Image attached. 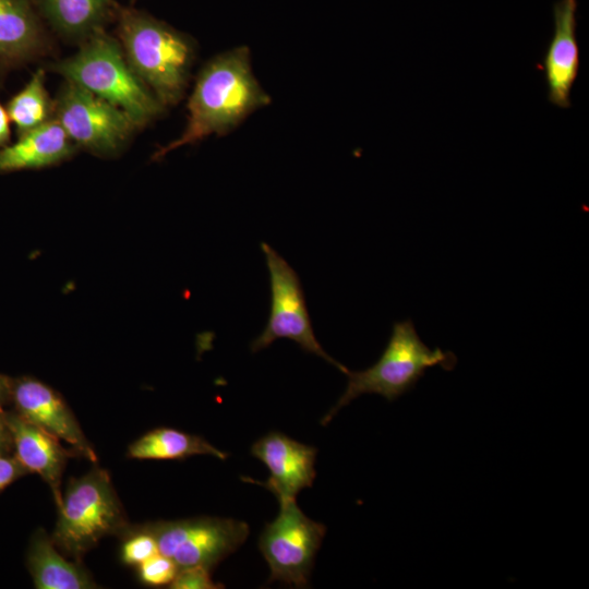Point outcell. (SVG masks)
I'll return each mask as SVG.
<instances>
[{
  "label": "cell",
  "instance_id": "ba28073f",
  "mask_svg": "<svg viewBox=\"0 0 589 589\" xmlns=\"http://www.w3.org/2000/svg\"><path fill=\"white\" fill-rule=\"evenodd\" d=\"M261 248L269 276L271 309L263 332L251 342V351H261L286 338L345 373L348 368L332 358L316 339L297 272L268 243L262 242Z\"/></svg>",
  "mask_w": 589,
  "mask_h": 589
},
{
  "label": "cell",
  "instance_id": "2e32d148",
  "mask_svg": "<svg viewBox=\"0 0 589 589\" xmlns=\"http://www.w3.org/2000/svg\"><path fill=\"white\" fill-rule=\"evenodd\" d=\"M27 566L38 589L97 588L82 561H68L44 529H38L31 539Z\"/></svg>",
  "mask_w": 589,
  "mask_h": 589
},
{
  "label": "cell",
  "instance_id": "cb8c5ba5",
  "mask_svg": "<svg viewBox=\"0 0 589 589\" xmlns=\"http://www.w3.org/2000/svg\"><path fill=\"white\" fill-rule=\"evenodd\" d=\"M13 450V438L5 419V411L0 410V456L11 455Z\"/></svg>",
  "mask_w": 589,
  "mask_h": 589
},
{
  "label": "cell",
  "instance_id": "4fadbf2b",
  "mask_svg": "<svg viewBox=\"0 0 589 589\" xmlns=\"http://www.w3.org/2000/svg\"><path fill=\"white\" fill-rule=\"evenodd\" d=\"M13 438L14 456L28 472H35L50 486L56 504L61 501V479L68 458L74 453L65 449L58 437L28 421L15 410L5 411Z\"/></svg>",
  "mask_w": 589,
  "mask_h": 589
},
{
  "label": "cell",
  "instance_id": "e0dca14e",
  "mask_svg": "<svg viewBox=\"0 0 589 589\" xmlns=\"http://www.w3.org/2000/svg\"><path fill=\"white\" fill-rule=\"evenodd\" d=\"M34 3L58 34L79 44L104 29L113 11L112 0H34Z\"/></svg>",
  "mask_w": 589,
  "mask_h": 589
},
{
  "label": "cell",
  "instance_id": "7c38bea8",
  "mask_svg": "<svg viewBox=\"0 0 589 589\" xmlns=\"http://www.w3.org/2000/svg\"><path fill=\"white\" fill-rule=\"evenodd\" d=\"M576 10L577 0L554 4V34L543 59L549 101L563 109L570 107V91L579 69Z\"/></svg>",
  "mask_w": 589,
  "mask_h": 589
},
{
  "label": "cell",
  "instance_id": "603a6c76",
  "mask_svg": "<svg viewBox=\"0 0 589 589\" xmlns=\"http://www.w3.org/2000/svg\"><path fill=\"white\" fill-rule=\"evenodd\" d=\"M28 471L13 455L0 456V491L5 486L14 482L16 479L23 477Z\"/></svg>",
  "mask_w": 589,
  "mask_h": 589
},
{
  "label": "cell",
  "instance_id": "7a4b0ae2",
  "mask_svg": "<svg viewBox=\"0 0 589 589\" xmlns=\"http://www.w3.org/2000/svg\"><path fill=\"white\" fill-rule=\"evenodd\" d=\"M117 34L137 77L165 107L184 96L195 59L192 39L151 14L116 8Z\"/></svg>",
  "mask_w": 589,
  "mask_h": 589
},
{
  "label": "cell",
  "instance_id": "5b68a950",
  "mask_svg": "<svg viewBox=\"0 0 589 589\" xmlns=\"http://www.w3.org/2000/svg\"><path fill=\"white\" fill-rule=\"evenodd\" d=\"M51 540L69 557L81 561L107 536L120 537L130 526L107 470L94 468L71 479L61 496Z\"/></svg>",
  "mask_w": 589,
  "mask_h": 589
},
{
  "label": "cell",
  "instance_id": "6da1fadb",
  "mask_svg": "<svg viewBox=\"0 0 589 589\" xmlns=\"http://www.w3.org/2000/svg\"><path fill=\"white\" fill-rule=\"evenodd\" d=\"M269 104V95L253 73L249 47L223 51L208 60L196 76L187 104L183 131L156 151L153 159L159 160L213 134L225 135Z\"/></svg>",
  "mask_w": 589,
  "mask_h": 589
},
{
  "label": "cell",
  "instance_id": "5bb4252c",
  "mask_svg": "<svg viewBox=\"0 0 589 589\" xmlns=\"http://www.w3.org/2000/svg\"><path fill=\"white\" fill-rule=\"evenodd\" d=\"M48 48L34 0H0V64L33 60Z\"/></svg>",
  "mask_w": 589,
  "mask_h": 589
},
{
  "label": "cell",
  "instance_id": "52a82bcc",
  "mask_svg": "<svg viewBox=\"0 0 589 589\" xmlns=\"http://www.w3.org/2000/svg\"><path fill=\"white\" fill-rule=\"evenodd\" d=\"M141 526L154 536L158 552L179 568L202 566L209 570L236 552L250 532L244 521L209 516L158 520Z\"/></svg>",
  "mask_w": 589,
  "mask_h": 589
},
{
  "label": "cell",
  "instance_id": "9c48e42d",
  "mask_svg": "<svg viewBox=\"0 0 589 589\" xmlns=\"http://www.w3.org/2000/svg\"><path fill=\"white\" fill-rule=\"evenodd\" d=\"M278 503L277 517L264 527L259 539V549L271 570L268 582L304 588L309 585L326 527L309 518L296 498Z\"/></svg>",
  "mask_w": 589,
  "mask_h": 589
},
{
  "label": "cell",
  "instance_id": "44dd1931",
  "mask_svg": "<svg viewBox=\"0 0 589 589\" xmlns=\"http://www.w3.org/2000/svg\"><path fill=\"white\" fill-rule=\"evenodd\" d=\"M178 569L172 560L159 552L137 566L141 582L149 587L169 586Z\"/></svg>",
  "mask_w": 589,
  "mask_h": 589
},
{
  "label": "cell",
  "instance_id": "30bf717a",
  "mask_svg": "<svg viewBox=\"0 0 589 589\" xmlns=\"http://www.w3.org/2000/svg\"><path fill=\"white\" fill-rule=\"evenodd\" d=\"M11 401L22 417L69 443L75 454L97 461L96 453L76 418L53 388L31 376L14 378Z\"/></svg>",
  "mask_w": 589,
  "mask_h": 589
},
{
  "label": "cell",
  "instance_id": "ffe728a7",
  "mask_svg": "<svg viewBox=\"0 0 589 589\" xmlns=\"http://www.w3.org/2000/svg\"><path fill=\"white\" fill-rule=\"evenodd\" d=\"M120 538L123 541L121 560L125 565L137 567L141 563L158 553L154 536L141 525H130Z\"/></svg>",
  "mask_w": 589,
  "mask_h": 589
},
{
  "label": "cell",
  "instance_id": "d6986e66",
  "mask_svg": "<svg viewBox=\"0 0 589 589\" xmlns=\"http://www.w3.org/2000/svg\"><path fill=\"white\" fill-rule=\"evenodd\" d=\"M7 111L19 136L55 119V100L46 88L43 69H37L27 84L10 99Z\"/></svg>",
  "mask_w": 589,
  "mask_h": 589
},
{
  "label": "cell",
  "instance_id": "7402d4cb",
  "mask_svg": "<svg viewBox=\"0 0 589 589\" xmlns=\"http://www.w3.org/2000/svg\"><path fill=\"white\" fill-rule=\"evenodd\" d=\"M211 573L212 570L202 566L179 568L175 579L168 587L171 589L224 588L223 584L212 579Z\"/></svg>",
  "mask_w": 589,
  "mask_h": 589
},
{
  "label": "cell",
  "instance_id": "3957f363",
  "mask_svg": "<svg viewBox=\"0 0 589 589\" xmlns=\"http://www.w3.org/2000/svg\"><path fill=\"white\" fill-rule=\"evenodd\" d=\"M53 70L123 110L139 128L166 109L134 73L118 38L104 29L81 43L77 51L57 62Z\"/></svg>",
  "mask_w": 589,
  "mask_h": 589
},
{
  "label": "cell",
  "instance_id": "277c9868",
  "mask_svg": "<svg viewBox=\"0 0 589 589\" xmlns=\"http://www.w3.org/2000/svg\"><path fill=\"white\" fill-rule=\"evenodd\" d=\"M457 358L452 351L428 347L411 318L393 324L390 336L378 360L362 371H347L348 381L342 395L321 420L326 425L335 414L353 399L365 394H376L387 401H395L412 390L430 368L446 371L455 368Z\"/></svg>",
  "mask_w": 589,
  "mask_h": 589
},
{
  "label": "cell",
  "instance_id": "484cf974",
  "mask_svg": "<svg viewBox=\"0 0 589 589\" xmlns=\"http://www.w3.org/2000/svg\"><path fill=\"white\" fill-rule=\"evenodd\" d=\"M13 378L0 374V410H4V406L11 401Z\"/></svg>",
  "mask_w": 589,
  "mask_h": 589
},
{
  "label": "cell",
  "instance_id": "8fae6325",
  "mask_svg": "<svg viewBox=\"0 0 589 589\" xmlns=\"http://www.w3.org/2000/svg\"><path fill=\"white\" fill-rule=\"evenodd\" d=\"M251 454L268 468L271 476L265 482L244 479L265 486L278 501L296 498L301 490L313 485L315 447L273 431L253 443Z\"/></svg>",
  "mask_w": 589,
  "mask_h": 589
},
{
  "label": "cell",
  "instance_id": "8992f818",
  "mask_svg": "<svg viewBox=\"0 0 589 589\" xmlns=\"http://www.w3.org/2000/svg\"><path fill=\"white\" fill-rule=\"evenodd\" d=\"M55 100V119L79 147L100 157L121 153L139 127L117 106L65 81Z\"/></svg>",
  "mask_w": 589,
  "mask_h": 589
},
{
  "label": "cell",
  "instance_id": "ac0fdd59",
  "mask_svg": "<svg viewBox=\"0 0 589 589\" xmlns=\"http://www.w3.org/2000/svg\"><path fill=\"white\" fill-rule=\"evenodd\" d=\"M195 455H209L220 460L228 457V453L205 438L172 428L154 429L128 448V456L135 459H184Z\"/></svg>",
  "mask_w": 589,
  "mask_h": 589
},
{
  "label": "cell",
  "instance_id": "d4e9b609",
  "mask_svg": "<svg viewBox=\"0 0 589 589\" xmlns=\"http://www.w3.org/2000/svg\"><path fill=\"white\" fill-rule=\"evenodd\" d=\"M10 123L7 108L0 104V148L9 144L11 135Z\"/></svg>",
  "mask_w": 589,
  "mask_h": 589
},
{
  "label": "cell",
  "instance_id": "9a60e30c",
  "mask_svg": "<svg viewBox=\"0 0 589 589\" xmlns=\"http://www.w3.org/2000/svg\"><path fill=\"white\" fill-rule=\"evenodd\" d=\"M77 149L60 123L52 119L0 148V172L51 167L71 158Z\"/></svg>",
  "mask_w": 589,
  "mask_h": 589
}]
</instances>
